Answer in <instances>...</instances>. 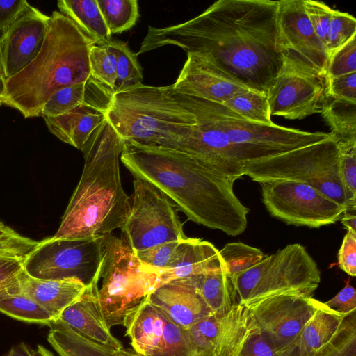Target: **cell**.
Wrapping results in <instances>:
<instances>
[{"label": "cell", "mask_w": 356, "mask_h": 356, "mask_svg": "<svg viewBox=\"0 0 356 356\" xmlns=\"http://www.w3.org/2000/svg\"><path fill=\"white\" fill-rule=\"evenodd\" d=\"M277 1L218 0L199 15L149 26L138 56L174 45L204 56L250 89L267 94L284 65L277 46Z\"/></svg>", "instance_id": "cell-1"}, {"label": "cell", "mask_w": 356, "mask_h": 356, "mask_svg": "<svg viewBox=\"0 0 356 356\" xmlns=\"http://www.w3.org/2000/svg\"><path fill=\"white\" fill-rule=\"evenodd\" d=\"M120 161L134 177L159 189L193 222L232 236L246 229L249 209L234 192L235 180L191 155L125 141Z\"/></svg>", "instance_id": "cell-2"}, {"label": "cell", "mask_w": 356, "mask_h": 356, "mask_svg": "<svg viewBox=\"0 0 356 356\" xmlns=\"http://www.w3.org/2000/svg\"><path fill=\"white\" fill-rule=\"evenodd\" d=\"M121 150L119 136L105 119L83 150L80 180L52 238H102L124 225L131 199L121 182Z\"/></svg>", "instance_id": "cell-3"}, {"label": "cell", "mask_w": 356, "mask_h": 356, "mask_svg": "<svg viewBox=\"0 0 356 356\" xmlns=\"http://www.w3.org/2000/svg\"><path fill=\"white\" fill-rule=\"evenodd\" d=\"M94 44L71 19L54 11L39 54L6 80L3 104L25 118L40 116L43 106L56 92L90 79L89 54Z\"/></svg>", "instance_id": "cell-4"}, {"label": "cell", "mask_w": 356, "mask_h": 356, "mask_svg": "<svg viewBox=\"0 0 356 356\" xmlns=\"http://www.w3.org/2000/svg\"><path fill=\"white\" fill-rule=\"evenodd\" d=\"M105 119L121 142L178 149L196 124L194 115L173 95L172 85L143 83L113 93Z\"/></svg>", "instance_id": "cell-5"}, {"label": "cell", "mask_w": 356, "mask_h": 356, "mask_svg": "<svg viewBox=\"0 0 356 356\" xmlns=\"http://www.w3.org/2000/svg\"><path fill=\"white\" fill-rule=\"evenodd\" d=\"M159 273L144 266L124 236L102 237V258L97 295L111 328L122 325L125 317L158 286Z\"/></svg>", "instance_id": "cell-6"}, {"label": "cell", "mask_w": 356, "mask_h": 356, "mask_svg": "<svg viewBox=\"0 0 356 356\" xmlns=\"http://www.w3.org/2000/svg\"><path fill=\"white\" fill-rule=\"evenodd\" d=\"M244 175L259 184L291 180L308 184L348 209L339 165V151L330 138L275 156L246 161Z\"/></svg>", "instance_id": "cell-7"}, {"label": "cell", "mask_w": 356, "mask_h": 356, "mask_svg": "<svg viewBox=\"0 0 356 356\" xmlns=\"http://www.w3.org/2000/svg\"><path fill=\"white\" fill-rule=\"evenodd\" d=\"M173 95L184 106L196 110L222 131L234 144L246 151L252 160L275 156L324 140L330 133L308 132L243 120L224 104L179 93Z\"/></svg>", "instance_id": "cell-8"}, {"label": "cell", "mask_w": 356, "mask_h": 356, "mask_svg": "<svg viewBox=\"0 0 356 356\" xmlns=\"http://www.w3.org/2000/svg\"><path fill=\"white\" fill-rule=\"evenodd\" d=\"M238 304L280 294L312 297L321 282L317 264L304 246L289 244L232 279Z\"/></svg>", "instance_id": "cell-9"}, {"label": "cell", "mask_w": 356, "mask_h": 356, "mask_svg": "<svg viewBox=\"0 0 356 356\" xmlns=\"http://www.w3.org/2000/svg\"><path fill=\"white\" fill-rule=\"evenodd\" d=\"M128 218L122 236L135 252L186 239L172 202L149 182L135 177Z\"/></svg>", "instance_id": "cell-10"}, {"label": "cell", "mask_w": 356, "mask_h": 356, "mask_svg": "<svg viewBox=\"0 0 356 356\" xmlns=\"http://www.w3.org/2000/svg\"><path fill=\"white\" fill-rule=\"evenodd\" d=\"M102 237L56 240L47 238L23 263L31 276L44 280L75 279L88 286L97 277Z\"/></svg>", "instance_id": "cell-11"}, {"label": "cell", "mask_w": 356, "mask_h": 356, "mask_svg": "<svg viewBox=\"0 0 356 356\" xmlns=\"http://www.w3.org/2000/svg\"><path fill=\"white\" fill-rule=\"evenodd\" d=\"M268 211L288 225L318 228L340 220L346 208L316 188L296 181L261 183Z\"/></svg>", "instance_id": "cell-12"}, {"label": "cell", "mask_w": 356, "mask_h": 356, "mask_svg": "<svg viewBox=\"0 0 356 356\" xmlns=\"http://www.w3.org/2000/svg\"><path fill=\"white\" fill-rule=\"evenodd\" d=\"M277 46L284 64L326 77V50L306 15L303 0L277 1Z\"/></svg>", "instance_id": "cell-13"}, {"label": "cell", "mask_w": 356, "mask_h": 356, "mask_svg": "<svg viewBox=\"0 0 356 356\" xmlns=\"http://www.w3.org/2000/svg\"><path fill=\"white\" fill-rule=\"evenodd\" d=\"M321 303L313 297L286 293L266 297L245 306L254 327L275 347L294 353L300 332Z\"/></svg>", "instance_id": "cell-14"}, {"label": "cell", "mask_w": 356, "mask_h": 356, "mask_svg": "<svg viewBox=\"0 0 356 356\" xmlns=\"http://www.w3.org/2000/svg\"><path fill=\"white\" fill-rule=\"evenodd\" d=\"M122 325L139 356H192L186 330L147 299L125 317Z\"/></svg>", "instance_id": "cell-15"}, {"label": "cell", "mask_w": 356, "mask_h": 356, "mask_svg": "<svg viewBox=\"0 0 356 356\" xmlns=\"http://www.w3.org/2000/svg\"><path fill=\"white\" fill-rule=\"evenodd\" d=\"M327 97L325 76L286 64L267 92L270 115L288 120L321 113Z\"/></svg>", "instance_id": "cell-16"}, {"label": "cell", "mask_w": 356, "mask_h": 356, "mask_svg": "<svg viewBox=\"0 0 356 356\" xmlns=\"http://www.w3.org/2000/svg\"><path fill=\"white\" fill-rule=\"evenodd\" d=\"M254 330L245 305L212 314L186 330L192 356H238Z\"/></svg>", "instance_id": "cell-17"}, {"label": "cell", "mask_w": 356, "mask_h": 356, "mask_svg": "<svg viewBox=\"0 0 356 356\" xmlns=\"http://www.w3.org/2000/svg\"><path fill=\"white\" fill-rule=\"evenodd\" d=\"M186 108L194 115L196 124L177 150L191 155L235 181L244 175V163L252 160L251 156L232 143L225 134L203 114Z\"/></svg>", "instance_id": "cell-18"}, {"label": "cell", "mask_w": 356, "mask_h": 356, "mask_svg": "<svg viewBox=\"0 0 356 356\" xmlns=\"http://www.w3.org/2000/svg\"><path fill=\"white\" fill-rule=\"evenodd\" d=\"M50 16L30 6L0 37V53L6 80L26 67L39 54Z\"/></svg>", "instance_id": "cell-19"}, {"label": "cell", "mask_w": 356, "mask_h": 356, "mask_svg": "<svg viewBox=\"0 0 356 356\" xmlns=\"http://www.w3.org/2000/svg\"><path fill=\"white\" fill-rule=\"evenodd\" d=\"M172 86L179 93L220 103L253 90L197 53L187 54V59Z\"/></svg>", "instance_id": "cell-20"}, {"label": "cell", "mask_w": 356, "mask_h": 356, "mask_svg": "<svg viewBox=\"0 0 356 356\" xmlns=\"http://www.w3.org/2000/svg\"><path fill=\"white\" fill-rule=\"evenodd\" d=\"M147 300L184 330L213 314L201 297L193 277L173 280L161 285L148 296Z\"/></svg>", "instance_id": "cell-21"}, {"label": "cell", "mask_w": 356, "mask_h": 356, "mask_svg": "<svg viewBox=\"0 0 356 356\" xmlns=\"http://www.w3.org/2000/svg\"><path fill=\"white\" fill-rule=\"evenodd\" d=\"M57 321L97 345L115 352L124 349L106 323L98 298L97 277L62 312Z\"/></svg>", "instance_id": "cell-22"}, {"label": "cell", "mask_w": 356, "mask_h": 356, "mask_svg": "<svg viewBox=\"0 0 356 356\" xmlns=\"http://www.w3.org/2000/svg\"><path fill=\"white\" fill-rule=\"evenodd\" d=\"M75 279L44 280L29 275L23 268L8 290L33 300L58 320L62 312L74 302L86 288Z\"/></svg>", "instance_id": "cell-23"}, {"label": "cell", "mask_w": 356, "mask_h": 356, "mask_svg": "<svg viewBox=\"0 0 356 356\" xmlns=\"http://www.w3.org/2000/svg\"><path fill=\"white\" fill-rule=\"evenodd\" d=\"M225 266L219 250L199 238L181 241L169 266L159 274L158 286L171 280L191 277Z\"/></svg>", "instance_id": "cell-24"}, {"label": "cell", "mask_w": 356, "mask_h": 356, "mask_svg": "<svg viewBox=\"0 0 356 356\" xmlns=\"http://www.w3.org/2000/svg\"><path fill=\"white\" fill-rule=\"evenodd\" d=\"M106 108L86 102L56 117H43L49 131L61 141L83 152L105 120Z\"/></svg>", "instance_id": "cell-25"}, {"label": "cell", "mask_w": 356, "mask_h": 356, "mask_svg": "<svg viewBox=\"0 0 356 356\" xmlns=\"http://www.w3.org/2000/svg\"><path fill=\"white\" fill-rule=\"evenodd\" d=\"M346 315L332 310L321 302L294 343L295 356H307L328 343Z\"/></svg>", "instance_id": "cell-26"}, {"label": "cell", "mask_w": 356, "mask_h": 356, "mask_svg": "<svg viewBox=\"0 0 356 356\" xmlns=\"http://www.w3.org/2000/svg\"><path fill=\"white\" fill-rule=\"evenodd\" d=\"M193 277L213 314H225L238 304L233 280L225 266Z\"/></svg>", "instance_id": "cell-27"}, {"label": "cell", "mask_w": 356, "mask_h": 356, "mask_svg": "<svg viewBox=\"0 0 356 356\" xmlns=\"http://www.w3.org/2000/svg\"><path fill=\"white\" fill-rule=\"evenodd\" d=\"M57 6L96 44L104 46L111 41L97 0H60Z\"/></svg>", "instance_id": "cell-28"}, {"label": "cell", "mask_w": 356, "mask_h": 356, "mask_svg": "<svg viewBox=\"0 0 356 356\" xmlns=\"http://www.w3.org/2000/svg\"><path fill=\"white\" fill-rule=\"evenodd\" d=\"M321 114L338 145H356V103L327 96Z\"/></svg>", "instance_id": "cell-29"}, {"label": "cell", "mask_w": 356, "mask_h": 356, "mask_svg": "<svg viewBox=\"0 0 356 356\" xmlns=\"http://www.w3.org/2000/svg\"><path fill=\"white\" fill-rule=\"evenodd\" d=\"M50 327L47 341L58 356H118L117 352L87 340L60 321Z\"/></svg>", "instance_id": "cell-30"}, {"label": "cell", "mask_w": 356, "mask_h": 356, "mask_svg": "<svg viewBox=\"0 0 356 356\" xmlns=\"http://www.w3.org/2000/svg\"><path fill=\"white\" fill-rule=\"evenodd\" d=\"M0 312L31 323L51 325L55 322L54 316L33 300L10 290L0 293Z\"/></svg>", "instance_id": "cell-31"}, {"label": "cell", "mask_w": 356, "mask_h": 356, "mask_svg": "<svg viewBox=\"0 0 356 356\" xmlns=\"http://www.w3.org/2000/svg\"><path fill=\"white\" fill-rule=\"evenodd\" d=\"M113 52L117 61V79L114 93L143 83V76L137 55L128 47L127 43L113 40L104 45Z\"/></svg>", "instance_id": "cell-32"}, {"label": "cell", "mask_w": 356, "mask_h": 356, "mask_svg": "<svg viewBox=\"0 0 356 356\" xmlns=\"http://www.w3.org/2000/svg\"><path fill=\"white\" fill-rule=\"evenodd\" d=\"M222 104L243 120L267 125L274 124L270 119L267 94L265 92L249 90Z\"/></svg>", "instance_id": "cell-33"}, {"label": "cell", "mask_w": 356, "mask_h": 356, "mask_svg": "<svg viewBox=\"0 0 356 356\" xmlns=\"http://www.w3.org/2000/svg\"><path fill=\"white\" fill-rule=\"evenodd\" d=\"M112 35L131 29L139 17L137 0H97Z\"/></svg>", "instance_id": "cell-34"}, {"label": "cell", "mask_w": 356, "mask_h": 356, "mask_svg": "<svg viewBox=\"0 0 356 356\" xmlns=\"http://www.w3.org/2000/svg\"><path fill=\"white\" fill-rule=\"evenodd\" d=\"M219 252L232 279L259 263L266 256L259 248L241 242L227 243Z\"/></svg>", "instance_id": "cell-35"}, {"label": "cell", "mask_w": 356, "mask_h": 356, "mask_svg": "<svg viewBox=\"0 0 356 356\" xmlns=\"http://www.w3.org/2000/svg\"><path fill=\"white\" fill-rule=\"evenodd\" d=\"M307 356H356V310L344 317L328 343Z\"/></svg>", "instance_id": "cell-36"}, {"label": "cell", "mask_w": 356, "mask_h": 356, "mask_svg": "<svg viewBox=\"0 0 356 356\" xmlns=\"http://www.w3.org/2000/svg\"><path fill=\"white\" fill-rule=\"evenodd\" d=\"M90 78L112 94L117 79V61L115 54L105 46L94 44L90 51Z\"/></svg>", "instance_id": "cell-37"}, {"label": "cell", "mask_w": 356, "mask_h": 356, "mask_svg": "<svg viewBox=\"0 0 356 356\" xmlns=\"http://www.w3.org/2000/svg\"><path fill=\"white\" fill-rule=\"evenodd\" d=\"M87 82L66 86L56 92L43 106L40 116L56 117L86 102Z\"/></svg>", "instance_id": "cell-38"}, {"label": "cell", "mask_w": 356, "mask_h": 356, "mask_svg": "<svg viewBox=\"0 0 356 356\" xmlns=\"http://www.w3.org/2000/svg\"><path fill=\"white\" fill-rule=\"evenodd\" d=\"M355 36V18L347 13L334 10L325 45L327 59Z\"/></svg>", "instance_id": "cell-39"}, {"label": "cell", "mask_w": 356, "mask_h": 356, "mask_svg": "<svg viewBox=\"0 0 356 356\" xmlns=\"http://www.w3.org/2000/svg\"><path fill=\"white\" fill-rule=\"evenodd\" d=\"M38 243L39 241L19 234L0 220V257L24 263Z\"/></svg>", "instance_id": "cell-40"}, {"label": "cell", "mask_w": 356, "mask_h": 356, "mask_svg": "<svg viewBox=\"0 0 356 356\" xmlns=\"http://www.w3.org/2000/svg\"><path fill=\"white\" fill-rule=\"evenodd\" d=\"M339 151V165L348 198L347 211L356 209V145H337Z\"/></svg>", "instance_id": "cell-41"}, {"label": "cell", "mask_w": 356, "mask_h": 356, "mask_svg": "<svg viewBox=\"0 0 356 356\" xmlns=\"http://www.w3.org/2000/svg\"><path fill=\"white\" fill-rule=\"evenodd\" d=\"M353 72H356V36L329 58L326 79Z\"/></svg>", "instance_id": "cell-42"}, {"label": "cell", "mask_w": 356, "mask_h": 356, "mask_svg": "<svg viewBox=\"0 0 356 356\" xmlns=\"http://www.w3.org/2000/svg\"><path fill=\"white\" fill-rule=\"evenodd\" d=\"M303 3L306 15L316 35L325 48L334 9L319 1L303 0Z\"/></svg>", "instance_id": "cell-43"}, {"label": "cell", "mask_w": 356, "mask_h": 356, "mask_svg": "<svg viewBox=\"0 0 356 356\" xmlns=\"http://www.w3.org/2000/svg\"><path fill=\"white\" fill-rule=\"evenodd\" d=\"M180 241L168 242L135 253L144 266L156 270L160 274L172 262Z\"/></svg>", "instance_id": "cell-44"}, {"label": "cell", "mask_w": 356, "mask_h": 356, "mask_svg": "<svg viewBox=\"0 0 356 356\" xmlns=\"http://www.w3.org/2000/svg\"><path fill=\"white\" fill-rule=\"evenodd\" d=\"M238 356H295V354L293 351L275 347L257 328L254 327Z\"/></svg>", "instance_id": "cell-45"}, {"label": "cell", "mask_w": 356, "mask_h": 356, "mask_svg": "<svg viewBox=\"0 0 356 356\" xmlns=\"http://www.w3.org/2000/svg\"><path fill=\"white\" fill-rule=\"evenodd\" d=\"M327 95L334 99L356 103V72L327 79Z\"/></svg>", "instance_id": "cell-46"}, {"label": "cell", "mask_w": 356, "mask_h": 356, "mask_svg": "<svg viewBox=\"0 0 356 356\" xmlns=\"http://www.w3.org/2000/svg\"><path fill=\"white\" fill-rule=\"evenodd\" d=\"M338 265L348 275H356V234L348 231L338 252Z\"/></svg>", "instance_id": "cell-47"}, {"label": "cell", "mask_w": 356, "mask_h": 356, "mask_svg": "<svg viewBox=\"0 0 356 356\" xmlns=\"http://www.w3.org/2000/svg\"><path fill=\"white\" fill-rule=\"evenodd\" d=\"M30 6L25 0L0 1V37Z\"/></svg>", "instance_id": "cell-48"}, {"label": "cell", "mask_w": 356, "mask_h": 356, "mask_svg": "<svg viewBox=\"0 0 356 356\" xmlns=\"http://www.w3.org/2000/svg\"><path fill=\"white\" fill-rule=\"evenodd\" d=\"M324 303L332 310L348 314L356 310V290L347 283L336 296Z\"/></svg>", "instance_id": "cell-49"}, {"label": "cell", "mask_w": 356, "mask_h": 356, "mask_svg": "<svg viewBox=\"0 0 356 356\" xmlns=\"http://www.w3.org/2000/svg\"><path fill=\"white\" fill-rule=\"evenodd\" d=\"M23 270V263L19 260L0 257V293L13 286L19 273Z\"/></svg>", "instance_id": "cell-50"}, {"label": "cell", "mask_w": 356, "mask_h": 356, "mask_svg": "<svg viewBox=\"0 0 356 356\" xmlns=\"http://www.w3.org/2000/svg\"><path fill=\"white\" fill-rule=\"evenodd\" d=\"M34 354L35 349H32L29 346L21 343L12 347L4 356H34Z\"/></svg>", "instance_id": "cell-51"}, {"label": "cell", "mask_w": 356, "mask_h": 356, "mask_svg": "<svg viewBox=\"0 0 356 356\" xmlns=\"http://www.w3.org/2000/svg\"><path fill=\"white\" fill-rule=\"evenodd\" d=\"M341 223L346 228L347 231L356 234V215L355 211H346L341 219Z\"/></svg>", "instance_id": "cell-52"}, {"label": "cell", "mask_w": 356, "mask_h": 356, "mask_svg": "<svg viewBox=\"0 0 356 356\" xmlns=\"http://www.w3.org/2000/svg\"><path fill=\"white\" fill-rule=\"evenodd\" d=\"M6 79L3 70V67L1 60L0 53V106L3 104V96L6 90Z\"/></svg>", "instance_id": "cell-53"}, {"label": "cell", "mask_w": 356, "mask_h": 356, "mask_svg": "<svg viewBox=\"0 0 356 356\" xmlns=\"http://www.w3.org/2000/svg\"><path fill=\"white\" fill-rule=\"evenodd\" d=\"M34 356H55L53 353L45 347L38 345L35 349Z\"/></svg>", "instance_id": "cell-54"}, {"label": "cell", "mask_w": 356, "mask_h": 356, "mask_svg": "<svg viewBox=\"0 0 356 356\" xmlns=\"http://www.w3.org/2000/svg\"><path fill=\"white\" fill-rule=\"evenodd\" d=\"M118 356H139L137 354L132 353L129 351L125 350L124 349H122L120 351L117 352Z\"/></svg>", "instance_id": "cell-55"}]
</instances>
